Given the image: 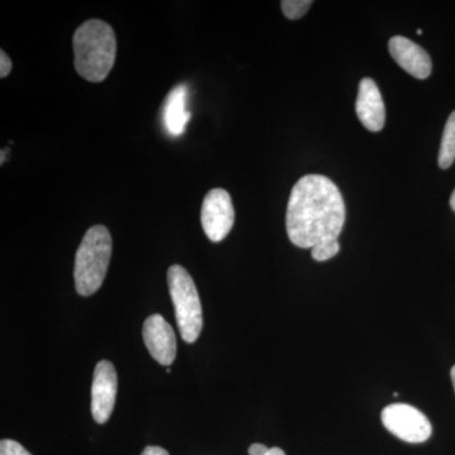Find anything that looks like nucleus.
<instances>
[{
	"label": "nucleus",
	"mask_w": 455,
	"mask_h": 455,
	"mask_svg": "<svg viewBox=\"0 0 455 455\" xmlns=\"http://www.w3.org/2000/svg\"><path fill=\"white\" fill-rule=\"evenodd\" d=\"M268 451L269 449L266 445L259 444V443L251 445L250 449H248L250 455H267Z\"/></svg>",
	"instance_id": "nucleus-17"
},
{
	"label": "nucleus",
	"mask_w": 455,
	"mask_h": 455,
	"mask_svg": "<svg viewBox=\"0 0 455 455\" xmlns=\"http://www.w3.org/2000/svg\"><path fill=\"white\" fill-rule=\"evenodd\" d=\"M0 455H32L20 443L4 439L0 443Z\"/></svg>",
	"instance_id": "nucleus-15"
},
{
	"label": "nucleus",
	"mask_w": 455,
	"mask_h": 455,
	"mask_svg": "<svg viewBox=\"0 0 455 455\" xmlns=\"http://www.w3.org/2000/svg\"><path fill=\"white\" fill-rule=\"evenodd\" d=\"M311 4H313L311 0H283L281 8H283L284 17L295 20L304 17Z\"/></svg>",
	"instance_id": "nucleus-13"
},
{
	"label": "nucleus",
	"mask_w": 455,
	"mask_h": 455,
	"mask_svg": "<svg viewBox=\"0 0 455 455\" xmlns=\"http://www.w3.org/2000/svg\"><path fill=\"white\" fill-rule=\"evenodd\" d=\"M340 251V244L338 241H324L311 248V256L317 262H325V260L333 259Z\"/></svg>",
	"instance_id": "nucleus-14"
},
{
	"label": "nucleus",
	"mask_w": 455,
	"mask_h": 455,
	"mask_svg": "<svg viewBox=\"0 0 455 455\" xmlns=\"http://www.w3.org/2000/svg\"><path fill=\"white\" fill-rule=\"evenodd\" d=\"M455 161V112L449 116L439 151V166L449 169Z\"/></svg>",
	"instance_id": "nucleus-12"
},
{
	"label": "nucleus",
	"mask_w": 455,
	"mask_h": 455,
	"mask_svg": "<svg viewBox=\"0 0 455 455\" xmlns=\"http://www.w3.org/2000/svg\"><path fill=\"white\" fill-rule=\"evenodd\" d=\"M267 455H286V454H284V451H283V449L271 448V449H269Z\"/></svg>",
	"instance_id": "nucleus-19"
},
{
	"label": "nucleus",
	"mask_w": 455,
	"mask_h": 455,
	"mask_svg": "<svg viewBox=\"0 0 455 455\" xmlns=\"http://www.w3.org/2000/svg\"><path fill=\"white\" fill-rule=\"evenodd\" d=\"M75 68L90 83H101L112 71L116 38L112 27L100 20L83 23L73 38Z\"/></svg>",
	"instance_id": "nucleus-2"
},
{
	"label": "nucleus",
	"mask_w": 455,
	"mask_h": 455,
	"mask_svg": "<svg viewBox=\"0 0 455 455\" xmlns=\"http://www.w3.org/2000/svg\"><path fill=\"white\" fill-rule=\"evenodd\" d=\"M418 35H423V29H418Z\"/></svg>",
	"instance_id": "nucleus-23"
},
{
	"label": "nucleus",
	"mask_w": 455,
	"mask_h": 455,
	"mask_svg": "<svg viewBox=\"0 0 455 455\" xmlns=\"http://www.w3.org/2000/svg\"><path fill=\"white\" fill-rule=\"evenodd\" d=\"M451 209H453V211L455 212V190L453 191V194H451Z\"/></svg>",
	"instance_id": "nucleus-20"
},
{
	"label": "nucleus",
	"mask_w": 455,
	"mask_h": 455,
	"mask_svg": "<svg viewBox=\"0 0 455 455\" xmlns=\"http://www.w3.org/2000/svg\"><path fill=\"white\" fill-rule=\"evenodd\" d=\"M355 112H357L359 121L368 131H382L386 119L385 104H383L379 86L370 77H366L359 83Z\"/></svg>",
	"instance_id": "nucleus-10"
},
{
	"label": "nucleus",
	"mask_w": 455,
	"mask_h": 455,
	"mask_svg": "<svg viewBox=\"0 0 455 455\" xmlns=\"http://www.w3.org/2000/svg\"><path fill=\"white\" fill-rule=\"evenodd\" d=\"M235 208L232 197L223 188H212L204 197L202 206V226L212 242H221L232 230L235 224Z\"/></svg>",
	"instance_id": "nucleus-6"
},
{
	"label": "nucleus",
	"mask_w": 455,
	"mask_h": 455,
	"mask_svg": "<svg viewBox=\"0 0 455 455\" xmlns=\"http://www.w3.org/2000/svg\"><path fill=\"white\" fill-rule=\"evenodd\" d=\"M388 50L398 66L416 79H427L433 70L429 53L415 42L403 36H395L388 42Z\"/></svg>",
	"instance_id": "nucleus-9"
},
{
	"label": "nucleus",
	"mask_w": 455,
	"mask_h": 455,
	"mask_svg": "<svg viewBox=\"0 0 455 455\" xmlns=\"http://www.w3.org/2000/svg\"><path fill=\"white\" fill-rule=\"evenodd\" d=\"M381 419L386 429L406 443L427 442L433 433L429 419L420 410L406 403H392L385 407Z\"/></svg>",
	"instance_id": "nucleus-5"
},
{
	"label": "nucleus",
	"mask_w": 455,
	"mask_h": 455,
	"mask_svg": "<svg viewBox=\"0 0 455 455\" xmlns=\"http://www.w3.org/2000/svg\"><path fill=\"white\" fill-rule=\"evenodd\" d=\"M143 340L155 361L163 366L173 363L178 352L175 331L160 314L147 317L143 324Z\"/></svg>",
	"instance_id": "nucleus-8"
},
{
	"label": "nucleus",
	"mask_w": 455,
	"mask_h": 455,
	"mask_svg": "<svg viewBox=\"0 0 455 455\" xmlns=\"http://www.w3.org/2000/svg\"><path fill=\"white\" fill-rule=\"evenodd\" d=\"M188 90V86H175L166 99L163 109V122L164 130L169 136H182L187 131V125L191 118V113L187 109Z\"/></svg>",
	"instance_id": "nucleus-11"
},
{
	"label": "nucleus",
	"mask_w": 455,
	"mask_h": 455,
	"mask_svg": "<svg viewBox=\"0 0 455 455\" xmlns=\"http://www.w3.org/2000/svg\"><path fill=\"white\" fill-rule=\"evenodd\" d=\"M12 68H13V64H12L11 59H9L7 53L4 51H0V77L4 79L7 77L9 74H11Z\"/></svg>",
	"instance_id": "nucleus-16"
},
{
	"label": "nucleus",
	"mask_w": 455,
	"mask_h": 455,
	"mask_svg": "<svg viewBox=\"0 0 455 455\" xmlns=\"http://www.w3.org/2000/svg\"><path fill=\"white\" fill-rule=\"evenodd\" d=\"M4 164V149H2V164Z\"/></svg>",
	"instance_id": "nucleus-22"
},
{
	"label": "nucleus",
	"mask_w": 455,
	"mask_h": 455,
	"mask_svg": "<svg viewBox=\"0 0 455 455\" xmlns=\"http://www.w3.org/2000/svg\"><path fill=\"white\" fill-rule=\"evenodd\" d=\"M118 391L116 371L109 361L95 367L92 386V414L98 424H106L112 415Z\"/></svg>",
	"instance_id": "nucleus-7"
},
{
	"label": "nucleus",
	"mask_w": 455,
	"mask_h": 455,
	"mask_svg": "<svg viewBox=\"0 0 455 455\" xmlns=\"http://www.w3.org/2000/svg\"><path fill=\"white\" fill-rule=\"evenodd\" d=\"M346 221V205L339 188L331 179L307 175L290 194L286 230L296 247H315L324 241H338Z\"/></svg>",
	"instance_id": "nucleus-1"
},
{
	"label": "nucleus",
	"mask_w": 455,
	"mask_h": 455,
	"mask_svg": "<svg viewBox=\"0 0 455 455\" xmlns=\"http://www.w3.org/2000/svg\"><path fill=\"white\" fill-rule=\"evenodd\" d=\"M167 283L182 340L194 343L203 329L202 302L196 283L187 269L180 265L171 266Z\"/></svg>",
	"instance_id": "nucleus-4"
},
{
	"label": "nucleus",
	"mask_w": 455,
	"mask_h": 455,
	"mask_svg": "<svg viewBox=\"0 0 455 455\" xmlns=\"http://www.w3.org/2000/svg\"><path fill=\"white\" fill-rule=\"evenodd\" d=\"M451 382H453V387L455 391V366L451 371Z\"/></svg>",
	"instance_id": "nucleus-21"
},
{
	"label": "nucleus",
	"mask_w": 455,
	"mask_h": 455,
	"mask_svg": "<svg viewBox=\"0 0 455 455\" xmlns=\"http://www.w3.org/2000/svg\"><path fill=\"white\" fill-rule=\"evenodd\" d=\"M112 235L104 226L90 228L75 257V287L82 296L100 289L112 257Z\"/></svg>",
	"instance_id": "nucleus-3"
},
{
	"label": "nucleus",
	"mask_w": 455,
	"mask_h": 455,
	"mask_svg": "<svg viewBox=\"0 0 455 455\" xmlns=\"http://www.w3.org/2000/svg\"><path fill=\"white\" fill-rule=\"evenodd\" d=\"M142 455H170L169 451L160 447H147Z\"/></svg>",
	"instance_id": "nucleus-18"
}]
</instances>
